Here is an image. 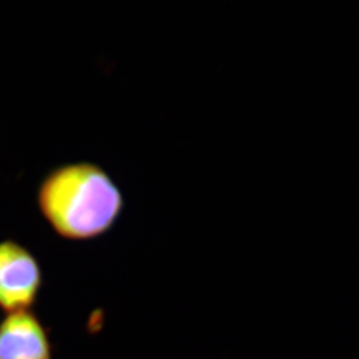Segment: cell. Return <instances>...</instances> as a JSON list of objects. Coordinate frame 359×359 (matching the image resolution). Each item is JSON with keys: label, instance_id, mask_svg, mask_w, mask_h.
Instances as JSON below:
<instances>
[{"label": "cell", "instance_id": "cell-3", "mask_svg": "<svg viewBox=\"0 0 359 359\" xmlns=\"http://www.w3.org/2000/svg\"><path fill=\"white\" fill-rule=\"evenodd\" d=\"M0 359H53L50 332L35 313L15 311L0 321Z\"/></svg>", "mask_w": 359, "mask_h": 359}, {"label": "cell", "instance_id": "cell-1", "mask_svg": "<svg viewBox=\"0 0 359 359\" xmlns=\"http://www.w3.org/2000/svg\"><path fill=\"white\" fill-rule=\"evenodd\" d=\"M36 205L56 236L87 243L115 228L126 209V198L102 165L75 161L52 168L41 179Z\"/></svg>", "mask_w": 359, "mask_h": 359}, {"label": "cell", "instance_id": "cell-2", "mask_svg": "<svg viewBox=\"0 0 359 359\" xmlns=\"http://www.w3.org/2000/svg\"><path fill=\"white\" fill-rule=\"evenodd\" d=\"M38 258L13 238L0 240V310L6 314L31 310L43 287Z\"/></svg>", "mask_w": 359, "mask_h": 359}]
</instances>
